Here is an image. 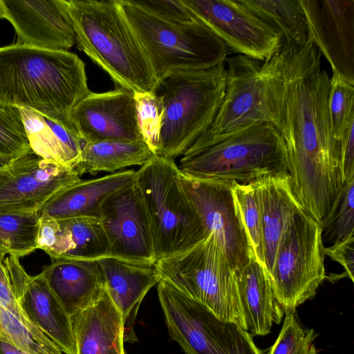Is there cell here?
I'll return each instance as SVG.
<instances>
[{"instance_id":"f1b7e54d","label":"cell","mask_w":354,"mask_h":354,"mask_svg":"<svg viewBox=\"0 0 354 354\" xmlns=\"http://www.w3.org/2000/svg\"><path fill=\"white\" fill-rule=\"evenodd\" d=\"M59 221L69 232L72 243L63 259L97 261L108 257L109 242L100 218L82 217Z\"/></svg>"},{"instance_id":"2e32d148","label":"cell","mask_w":354,"mask_h":354,"mask_svg":"<svg viewBox=\"0 0 354 354\" xmlns=\"http://www.w3.org/2000/svg\"><path fill=\"white\" fill-rule=\"evenodd\" d=\"M115 85V89L110 91H91L71 111L67 123L84 142L143 140L134 93Z\"/></svg>"},{"instance_id":"7a4b0ae2","label":"cell","mask_w":354,"mask_h":354,"mask_svg":"<svg viewBox=\"0 0 354 354\" xmlns=\"http://www.w3.org/2000/svg\"><path fill=\"white\" fill-rule=\"evenodd\" d=\"M91 93L85 64L68 50L12 44L0 47V106L28 109L67 122Z\"/></svg>"},{"instance_id":"277c9868","label":"cell","mask_w":354,"mask_h":354,"mask_svg":"<svg viewBox=\"0 0 354 354\" xmlns=\"http://www.w3.org/2000/svg\"><path fill=\"white\" fill-rule=\"evenodd\" d=\"M225 86V63L176 72L162 80L163 114L155 155L172 160L182 156L212 122Z\"/></svg>"},{"instance_id":"d6986e66","label":"cell","mask_w":354,"mask_h":354,"mask_svg":"<svg viewBox=\"0 0 354 354\" xmlns=\"http://www.w3.org/2000/svg\"><path fill=\"white\" fill-rule=\"evenodd\" d=\"M3 264L16 300L30 319L64 354H75L71 317L51 290L44 274L29 275L19 257L8 254Z\"/></svg>"},{"instance_id":"ba28073f","label":"cell","mask_w":354,"mask_h":354,"mask_svg":"<svg viewBox=\"0 0 354 354\" xmlns=\"http://www.w3.org/2000/svg\"><path fill=\"white\" fill-rule=\"evenodd\" d=\"M154 266L160 279L220 319L243 328L235 272L212 234L187 251L158 260Z\"/></svg>"},{"instance_id":"f35d334b","label":"cell","mask_w":354,"mask_h":354,"mask_svg":"<svg viewBox=\"0 0 354 354\" xmlns=\"http://www.w3.org/2000/svg\"><path fill=\"white\" fill-rule=\"evenodd\" d=\"M6 255V253L0 250V306L26 324L30 322V318L15 297L8 272L3 264Z\"/></svg>"},{"instance_id":"5b68a950","label":"cell","mask_w":354,"mask_h":354,"mask_svg":"<svg viewBox=\"0 0 354 354\" xmlns=\"http://www.w3.org/2000/svg\"><path fill=\"white\" fill-rule=\"evenodd\" d=\"M118 1L159 84L176 72L207 69L225 63L228 46L201 21L172 22L142 8L133 0Z\"/></svg>"},{"instance_id":"cb8c5ba5","label":"cell","mask_w":354,"mask_h":354,"mask_svg":"<svg viewBox=\"0 0 354 354\" xmlns=\"http://www.w3.org/2000/svg\"><path fill=\"white\" fill-rule=\"evenodd\" d=\"M41 272L70 317L94 303L105 290L97 261L52 260Z\"/></svg>"},{"instance_id":"603a6c76","label":"cell","mask_w":354,"mask_h":354,"mask_svg":"<svg viewBox=\"0 0 354 354\" xmlns=\"http://www.w3.org/2000/svg\"><path fill=\"white\" fill-rule=\"evenodd\" d=\"M136 170L124 169L94 178L82 180L53 196L43 207L58 221L73 218H100L104 201L135 182Z\"/></svg>"},{"instance_id":"d590c367","label":"cell","mask_w":354,"mask_h":354,"mask_svg":"<svg viewBox=\"0 0 354 354\" xmlns=\"http://www.w3.org/2000/svg\"><path fill=\"white\" fill-rule=\"evenodd\" d=\"M30 153L19 109L0 106V154L17 158Z\"/></svg>"},{"instance_id":"ee69618b","label":"cell","mask_w":354,"mask_h":354,"mask_svg":"<svg viewBox=\"0 0 354 354\" xmlns=\"http://www.w3.org/2000/svg\"><path fill=\"white\" fill-rule=\"evenodd\" d=\"M0 19H1V8H0Z\"/></svg>"},{"instance_id":"8d00e7d4","label":"cell","mask_w":354,"mask_h":354,"mask_svg":"<svg viewBox=\"0 0 354 354\" xmlns=\"http://www.w3.org/2000/svg\"><path fill=\"white\" fill-rule=\"evenodd\" d=\"M37 245L55 260L64 258L72 243L69 232L59 221L40 212Z\"/></svg>"},{"instance_id":"7402d4cb","label":"cell","mask_w":354,"mask_h":354,"mask_svg":"<svg viewBox=\"0 0 354 354\" xmlns=\"http://www.w3.org/2000/svg\"><path fill=\"white\" fill-rule=\"evenodd\" d=\"M70 317L75 354H125L122 316L106 290Z\"/></svg>"},{"instance_id":"83f0119b","label":"cell","mask_w":354,"mask_h":354,"mask_svg":"<svg viewBox=\"0 0 354 354\" xmlns=\"http://www.w3.org/2000/svg\"><path fill=\"white\" fill-rule=\"evenodd\" d=\"M248 8L272 27L282 43L301 47L308 41L306 15L300 0H241Z\"/></svg>"},{"instance_id":"e0dca14e","label":"cell","mask_w":354,"mask_h":354,"mask_svg":"<svg viewBox=\"0 0 354 354\" xmlns=\"http://www.w3.org/2000/svg\"><path fill=\"white\" fill-rule=\"evenodd\" d=\"M310 39L333 74L354 83V0H300Z\"/></svg>"},{"instance_id":"4fadbf2b","label":"cell","mask_w":354,"mask_h":354,"mask_svg":"<svg viewBox=\"0 0 354 354\" xmlns=\"http://www.w3.org/2000/svg\"><path fill=\"white\" fill-rule=\"evenodd\" d=\"M81 180L74 169L34 153L0 168V213H40L55 194Z\"/></svg>"},{"instance_id":"4dcf8cb0","label":"cell","mask_w":354,"mask_h":354,"mask_svg":"<svg viewBox=\"0 0 354 354\" xmlns=\"http://www.w3.org/2000/svg\"><path fill=\"white\" fill-rule=\"evenodd\" d=\"M328 111L333 136L339 142L354 122V83L333 74L328 95Z\"/></svg>"},{"instance_id":"6da1fadb","label":"cell","mask_w":354,"mask_h":354,"mask_svg":"<svg viewBox=\"0 0 354 354\" xmlns=\"http://www.w3.org/2000/svg\"><path fill=\"white\" fill-rule=\"evenodd\" d=\"M322 54L308 39L301 47L281 44L261 63L272 117L288 153L292 192L322 227L342 188L339 142L328 111L330 77Z\"/></svg>"},{"instance_id":"30bf717a","label":"cell","mask_w":354,"mask_h":354,"mask_svg":"<svg viewBox=\"0 0 354 354\" xmlns=\"http://www.w3.org/2000/svg\"><path fill=\"white\" fill-rule=\"evenodd\" d=\"M322 228L303 209L279 245L270 281L284 310L312 299L326 278Z\"/></svg>"},{"instance_id":"7bdbcfd3","label":"cell","mask_w":354,"mask_h":354,"mask_svg":"<svg viewBox=\"0 0 354 354\" xmlns=\"http://www.w3.org/2000/svg\"><path fill=\"white\" fill-rule=\"evenodd\" d=\"M13 159L12 156L0 154V168L8 165Z\"/></svg>"},{"instance_id":"9a60e30c","label":"cell","mask_w":354,"mask_h":354,"mask_svg":"<svg viewBox=\"0 0 354 354\" xmlns=\"http://www.w3.org/2000/svg\"><path fill=\"white\" fill-rule=\"evenodd\" d=\"M100 219L109 242L108 257L138 265L155 264L149 217L135 183L104 201Z\"/></svg>"},{"instance_id":"5bb4252c","label":"cell","mask_w":354,"mask_h":354,"mask_svg":"<svg viewBox=\"0 0 354 354\" xmlns=\"http://www.w3.org/2000/svg\"><path fill=\"white\" fill-rule=\"evenodd\" d=\"M229 49L257 61L271 57L280 48L281 35L241 0H183Z\"/></svg>"},{"instance_id":"9c48e42d","label":"cell","mask_w":354,"mask_h":354,"mask_svg":"<svg viewBox=\"0 0 354 354\" xmlns=\"http://www.w3.org/2000/svg\"><path fill=\"white\" fill-rule=\"evenodd\" d=\"M157 292L169 335L185 354H266L243 327L220 319L169 282L160 279Z\"/></svg>"},{"instance_id":"e575fe53","label":"cell","mask_w":354,"mask_h":354,"mask_svg":"<svg viewBox=\"0 0 354 354\" xmlns=\"http://www.w3.org/2000/svg\"><path fill=\"white\" fill-rule=\"evenodd\" d=\"M138 124L145 142L155 155L162 124L163 108L156 91L134 93Z\"/></svg>"},{"instance_id":"ac0fdd59","label":"cell","mask_w":354,"mask_h":354,"mask_svg":"<svg viewBox=\"0 0 354 354\" xmlns=\"http://www.w3.org/2000/svg\"><path fill=\"white\" fill-rule=\"evenodd\" d=\"M0 8L17 44L51 50H68L75 44L66 0H0Z\"/></svg>"},{"instance_id":"8992f818","label":"cell","mask_w":354,"mask_h":354,"mask_svg":"<svg viewBox=\"0 0 354 354\" xmlns=\"http://www.w3.org/2000/svg\"><path fill=\"white\" fill-rule=\"evenodd\" d=\"M284 141L268 122L249 125L196 153L182 156L181 174L197 178L249 184L267 176L288 174Z\"/></svg>"},{"instance_id":"3957f363","label":"cell","mask_w":354,"mask_h":354,"mask_svg":"<svg viewBox=\"0 0 354 354\" xmlns=\"http://www.w3.org/2000/svg\"><path fill=\"white\" fill-rule=\"evenodd\" d=\"M75 44L115 84L133 93L156 91L160 84L118 0H66Z\"/></svg>"},{"instance_id":"1f68e13d","label":"cell","mask_w":354,"mask_h":354,"mask_svg":"<svg viewBox=\"0 0 354 354\" xmlns=\"http://www.w3.org/2000/svg\"><path fill=\"white\" fill-rule=\"evenodd\" d=\"M232 192L254 259L266 271L261 215L254 189L250 183L234 182Z\"/></svg>"},{"instance_id":"d6a6232c","label":"cell","mask_w":354,"mask_h":354,"mask_svg":"<svg viewBox=\"0 0 354 354\" xmlns=\"http://www.w3.org/2000/svg\"><path fill=\"white\" fill-rule=\"evenodd\" d=\"M354 178L344 183L322 228V240L334 244L354 234Z\"/></svg>"},{"instance_id":"4316f807","label":"cell","mask_w":354,"mask_h":354,"mask_svg":"<svg viewBox=\"0 0 354 354\" xmlns=\"http://www.w3.org/2000/svg\"><path fill=\"white\" fill-rule=\"evenodd\" d=\"M153 153L143 140H106L84 142L75 171L95 176L100 172L110 174L132 166H142Z\"/></svg>"},{"instance_id":"b9f144b4","label":"cell","mask_w":354,"mask_h":354,"mask_svg":"<svg viewBox=\"0 0 354 354\" xmlns=\"http://www.w3.org/2000/svg\"><path fill=\"white\" fill-rule=\"evenodd\" d=\"M0 354H26L6 338L0 335Z\"/></svg>"},{"instance_id":"8fae6325","label":"cell","mask_w":354,"mask_h":354,"mask_svg":"<svg viewBox=\"0 0 354 354\" xmlns=\"http://www.w3.org/2000/svg\"><path fill=\"white\" fill-rule=\"evenodd\" d=\"M226 86L209 127L182 156L196 153L245 127L272 122L261 64L243 55L227 58Z\"/></svg>"},{"instance_id":"f546056e","label":"cell","mask_w":354,"mask_h":354,"mask_svg":"<svg viewBox=\"0 0 354 354\" xmlns=\"http://www.w3.org/2000/svg\"><path fill=\"white\" fill-rule=\"evenodd\" d=\"M40 213H0V250L19 258L37 249Z\"/></svg>"},{"instance_id":"ab89813d","label":"cell","mask_w":354,"mask_h":354,"mask_svg":"<svg viewBox=\"0 0 354 354\" xmlns=\"http://www.w3.org/2000/svg\"><path fill=\"white\" fill-rule=\"evenodd\" d=\"M339 167L344 183L354 178V122L339 142Z\"/></svg>"},{"instance_id":"7c38bea8","label":"cell","mask_w":354,"mask_h":354,"mask_svg":"<svg viewBox=\"0 0 354 354\" xmlns=\"http://www.w3.org/2000/svg\"><path fill=\"white\" fill-rule=\"evenodd\" d=\"M179 181L196 210L205 236L212 234L234 270L254 258L232 188L235 181L203 179L180 173Z\"/></svg>"},{"instance_id":"836d02e7","label":"cell","mask_w":354,"mask_h":354,"mask_svg":"<svg viewBox=\"0 0 354 354\" xmlns=\"http://www.w3.org/2000/svg\"><path fill=\"white\" fill-rule=\"evenodd\" d=\"M284 315L281 332L267 354H317L315 330L300 325L295 310H284Z\"/></svg>"},{"instance_id":"484cf974","label":"cell","mask_w":354,"mask_h":354,"mask_svg":"<svg viewBox=\"0 0 354 354\" xmlns=\"http://www.w3.org/2000/svg\"><path fill=\"white\" fill-rule=\"evenodd\" d=\"M30 147L41 158L74 169L84 142L67 122L28 109H19Z\"/></svg>"},{"instance_id":"74e56055","label":"cell","mask_w":354,"mask_h":354,"mask_svg":"<svg viewBox=\"0 0 354 354\" xmlns=\"http://www.w3.org/2000/svg\"><path fill=\"white\" fill-rule=\"evenodd\" d=\"M133 1L142 8L167 21L189 24L199 20L184 4L183 0H141Z\"/></svg>"},{"instance_id":"52a82bcc","label":"cell","mask_w":354,"mask_h":354,"mask_svg":"<svg viewBox=\"0 0 354 354\" xmlns=\"http://www.w3.org/2000/svg\"><path fill=\"white\" fill-rule=\"evenodd\" d=\"M180 173L174 160L156 155L136 170L134 183L148 214L156 262L187 251L205 237L180 185Z\"/></svg>"},{"instance_id":"ffe728a7","label":"cell","mask_w":354,"mask_h":354,"mask_svg":"<svg viewBox=\"0 0 354 354\" xmlns=\"http://www.w3.org/2000/svg\"><path fill=\"white\" fill-rule=\"evenodd\" d=\"M250 184L259 208L266 269L270 277L279 245L303 208L292 192L289 174L264 176Z\"/></svg>"},{"instance_id":"60d3db41","label":"cell","mask_w":354,"mask_h":354,"mask_svg":"<svg viewBox=\"0 0 354 354\" xmlns=\"http://www.w3.org/2000/svg\"><path fill=\"white\" fill-rule=\"evenodd\" d=\"M325 254L337 261L345 269L347 277L353 281L354 234L343 241L325 248Z\"/></svg>"},{"instance_id":"d4e9b609","label":"cell","mask_w":354,"mask_h":354,"mask_svg":"<svg viewBox=\"0 0 354 354\" xmlns=\"http://www.w3.org/2000/svg\"><path fill=\"white\" fill-rule=\"evenodd\" d=\"M243 328L252 336L266 335L274 323L279 324L284 309L279 304L265 269L252 258L235 272Z\"/></svg>"},{"instance_id":"44dd1931","label":"cell","mask_w":354,"mask_h":354,"mask_svg":"<svg viewBox=\"0 0 354 354\" xmlns=\"http://www.w3.org/2000/svg\"><path fill=\"white\" fill-rule=\"evenodd\" d=\"M105 290L122 319L124 341L135 342L133 326L138 308L149 290L160 280L153 266L138 265L111 257L97 260Z\"/></svg>"}]
</instances>
